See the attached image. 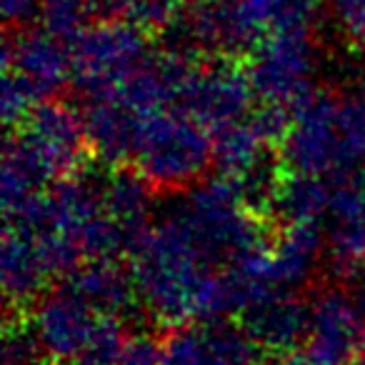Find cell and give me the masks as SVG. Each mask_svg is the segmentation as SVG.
I'll use <instances>...</instances> for the list:
<instances>
[{"mask_svg": "<svg viewBox=\"0 0 365 365\" xmlns=\"http://www.w3.org/2000/svg\"><path fill=\"white\" fill-rule=\"evenodd\" d=\"M255 98L248 68L233 58H210L193 66L178 106L215 133L250 115Z\"/></svg>", "mask_w": 365, "mask_h": 365, "instance_id": "obj_9", "label": "cell"}, {"mask_svg": "<svg viewBox=\"0 0 365 365\" xmlns=\"http://www.w3.org/2000/svg\"><path fill=\"white\" fill-rule=\"evenodd\" d=\"M150 28L125 18H96L71 41L73 86L86 96L125 83L153 56Z\"/></svg>", "mask_w": 365, "mask_h": 365, "instance_id": "obj_5", "label": "cell"}, {"mask_svg": "<svg viewBox=\"0 0 365 365\" xmlns=\"http://www.w3.org/2000/svg\"><path fill=\"white\" fill-rule=\"evenodd\" d=\"M86 153L83 110L56 98L38 103L6 140L0 173L3 213H16L56 182L76 175Z\"/></svg>", "mask_w": 365, "mask_h": 365, "instance_id": "obj_2", "label": "cell"}, {"mask_svg": "<svg viewBox=\"0 0 365 365\" xmlns=\"http://www.w3.org/2000/svg\"><path fill=\"white\" fill-rule=\"evenodd\" d=\"M0 278H3V293L8 305L13 308L33 305L53 280L36 248L11 225H6V233H3Z\"/></svg>", "mask_w": 365, "mask_h": 365, "instance_id": "obj_15", "label": "cell"}, {"mask_svg": "<svg viewBox=\"0 0 365 365\" xmlns=\"http://www.w3.org/2000/svg\"><path fill=\"white\" fill-rule=\"evenodd\" d=\"M213 165V133L180 106L143 113L133 145L135 168L155 190L180 193Z\"/></svg>", "mask_w": 365, "mask_h": 365, "instance_id": "obj_4", "label": "cell"}, {"mask_svg": "<svg viewBox=\"0 0 365 365\" xmlns=\"http://www.w3.org/2000/svg\"><path fill=\"white\" fill-rule=\"evenodd\" d=\"M38 365H66V363H56V360H46V363H38Z\"/></svg>", "mask_w": 365, "mask_h": 365, "instance_id": "obj_24", "label": "cell"}, {"mask_svg": "<svg viewBox=\"0 0 365 365\" xmlns=\"http://www.w3.org/2000/svg\"><path fill=\"white\" fill-rule=\"evenodd\" d=\"M130 275L140 305L168 328L228 318L223 273L188 233L163 213L130 253Z\"/></svg>", "mask_w": 365, "mask_h": 365, "instance_id": "obj_1", "label": "cell"}, {"mask_svg": "<svg viewBox=\"0 0 365 365\" xmlns=\"http://www.w3.org/2000/svg\"><path fill=\"white\" fill-rule=\"evenodd\" d=\"M365 338V313L340 283L325 285L310 300V328L285 365H353Z\"/></svg>", "mask_w": 365, "mask_h": 365, "instance_id": "obj_8", "label": "cell"}, {"mask_svg": "<svg viewBox=\"0 0 365 365\" xmlns=\"http://www.w3.org/2000/svg\"><path fill=\"white\" fill-rule=\"evenodd\" d=\"M163 363V340L153 335H130L123 355V365H160Z\"/></svg>", "mask_w": 365, "mask_h": 365, "instance_id": "obj_21", "label": "cell"}, {"mask_svg": "<svg viewBox=\"0 0 365 365\" xmlns=\"http://www.w3.org/2000/svg\"><path fill=\"white\" fill-rule=\"evenodd\" d=\"M41 26L71 43L93 18L91 0H41Z\"/></svg>", "mask_w": 365, "mask_h": 365, "instance_id": "obj_18", "label": "cell"}, {"mask_svg": "<svg viewBox=\"0 0 365 365\" xmlns=\"http://www.w3.org/2000/svg\"><path fill=\"white\" fill-rule=\"evenodd\" d=\"M333 31L353 51H365V0H320Z\"/></svg>", "mask_w": 365, "mask_h": 365, "instance_id": "obj_19", "label": "cell"}, {"mask_svg": "<svg viewBox=\"0 0 365 365\" xmlns=\"http://www.w3.org/2000/svg\"><path fill=\"white\" fill-rule=\"evenodd\" d=\"M66 283L96 310L115 318H123L138 300L133 275L125 273L115 260H86L68 275Z\"/></svg>", "mask_w": 365, "mask_h": 365, "instance_id": "obj_17", "label": "cell"}, {"mask_svg": "<svg viewBox=\"0 0 365 365\" xmlns=\"http://www.w3.org/2000/svg\"><path fill=\"white\" fill-rule=\"evenodd\" d=\"M140 118L143 113L133 110L128 103L110 93L88 96L83 106L88 150L110 168L130 165Z\"/></svg>", "mask_w": 365, "mask_h": 365, "instance_id": "obj_12", "label": "cell"}, {"mask_svg": "<svg viewBox=\"0 0 365 365\" xmlns=\"http://www.w3.org/2000/svg\"><path fill=\"white\" fill-rule=\"evenodd\" d=\"M330 195H333V178L305 175L288 170L278 175L270 188L268 205L285 223H315L328 220Z\"/></svg>", "mask_w": 365, "mask_h": 365, "instance_id": "obj_16", "label": "cell"}, {"mask_svg": "<svg viewBox=\"0 0 365 365\" xmlns=\"http://www.w3.org/2000/svg\"><path fill=\"white\" fill-rule=\"evenodd\" d=\"M265 355L245 323L215 318L173 328L160 365H263Z\"/></svg>", "mask_w": 365, "mask_h": 365, "instance_id": "obj_11", "label": "cell"}, {"mask_svg": "<svg viewBox=\"0 0 365 365\" xmlns=\"http://www.w3.org/2000/svg\"><path fill=\"white\" fill-rule=\"evenodd\" d=\"M41 348L33 335L31 325L21 320H8L6 325V340H3V360L6 365H38Z\"/></svg>", "mask_w": 365, "mask_h": 365, "instance_id": "obj_20", "label": "cell"}, {"mask_svg": "<svg viewBox=\"0 0 365 365\" xmlns=\"http://www.w3.org/2000/svg\"><path fill=\"white\" fill-rule=\"evenodd\" d=\"M353 365H365V338H363V343H360L358 353H355V360H353Z\"/></svg>", "mask_w": 365, "mask_h": 365, "instance_id": "obj_23", "label": "cell"}, {"mask_svg": "<svg viewBox=\"0 0 365 365\" xmlns=\"http://www.w3.org/2000/svg\"><path fill=\"white\" fill-rule=\"evenodd\" d=\"M248 76L260 103L295 110L313 96L318 73L315 26H283L250 51Z\"/></svg>", "mask_w": 365, "mask_h": 365, "instance_id": "obj_6", "label": "cell"}, {"mask_svg": "<svg viewBox=\"0 0 365 365\" xmlns=\"http://www.w3.org/2000/svg\"><path fill=\"white\" fill-rule=\"evenodd\" d=\"M3 78L16 81L33 103L53 101L73 83L71 43L46 28H18L3 43Z\"/></svg>", "mask_w": 365, "mask_h": 365, "instance_id": "obj_10", "label": "cell"}, {"mask_svg": "<svg viewBox=\"0 0 365 365\" xmlns=\"http://www.w3.org/2000/svg\"><path fill=\"white\" fill-rule=\"evenodd\" d=\"M323 235L315 223H285L270 238L268 245V278L278 295L300 290L320 263Z\"/></svg>", "mask_w": 365, "mask_h": 365, "instance_id": "obj_13", "label": "cell"}, {"mask_svg": "<svg viewBox=\"0 0 365 365\" xmlns=\"http://www.w3.org/2000/svg\"><path fill=\"white\" fill-rule=\"evenodd\" d=\"M41 13V0H3V16L8 28H26Z\"/></svg>", "mask_w": 365, "mask_h": 365, "instance_id": "obj_22", "label": "cell"}, {"mask_svg": "<svg viewBox=\"0 0 365 365\" xmlns=\"http://www.w3.org/2000/svg\"><path fill=\"white\" fill-rule=\"evenodd\" d=\"M285 168L318 178H343L365 165V96L313 93L290 118L280 143Z\"/></svg>", "mask_w": 365, "mask_h": 365, "instance_id": "obj_3", "label": "cell"}, {"mask_svg": "<svg viewBox=\"0 0 365 365\" xmlns=\"http://www.w3.org/2000/svg\"><path fill=\"white\" fill-rule=\"evenodd\" d=\"M243 323L268 355L290 358L308 335L310 303L300 300L295 293L278 295L248 310Z\"/></svg>", "mask_w": 365, "mask_h": 365, "instance_id": "obj_14", "label": "cell"}, {"mask_svg": "<svg viewBox=\"0 0 365 365\" xmlns=\"http://www.w3.org/2000/svg\"><path fill=\"white\" fill-rule=\"evenodd\" d=\"M115 315L96 310L68 283L51 288L31 305V325L38 348L48 360L76 365L101 335L103 325Z\"/></svg>", "mask_w": 365, "mask_h": 365, "instance_id": "obj_7", "label": "cell"}]
</instances>
